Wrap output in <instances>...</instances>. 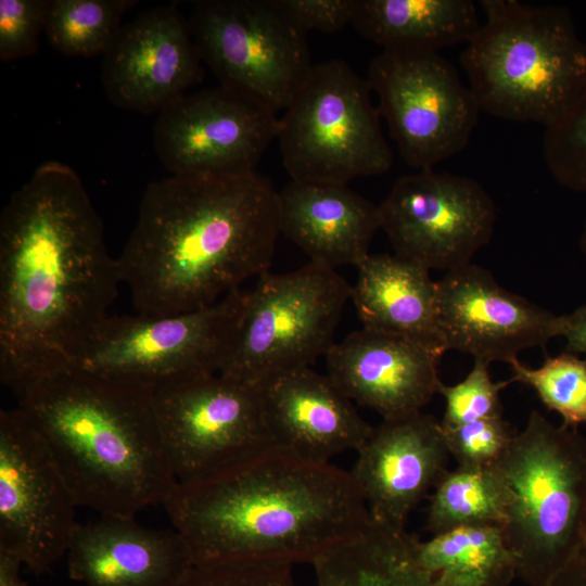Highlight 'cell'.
I'll return each instance as SVG.
<instances>
[{"instance_id":"cell-1","label":"cell","mask_w":586,"mask_h":586,"mask_svg":"<svg viewBox=\"0 0 586 586\" xmlns=\"http://www.w3.org/2000/svg\"><path fill=\"white\" fill-rule=\"evenodd\" d=\"M123 283L77 173L41 164L0 216V379L21 395L74 364Z\"/></svg>"},{"instance_id":"cell-2","label":"cell","mask_w":586,"mask_h":586,"mask_svg":"<svg viewBox=\"0 0 586 586\" xmlns=\"http://www.w3.org/2000/svg\"><path fill=\"white\" fill-rule=\"evenodd\" d=\"M279 233L278 192L256 173L170 176L143 192L120 278L138 314L199 310L267 272Z\"/></svg>"},{"instance_id":"cell-3","label":"cell","mask_w":586,"mask_h":586,"mask_svg":"<svg viewBox=\"0 0 586 586\" xmlns=\"http://www.w3.org/2000/svg\"><path fill=\"white\" fill-rule=\"evenodd\" d=\"M163 506L193 564H313L370 521L348 471L277 445L213 477L177 484Z\"/></svg>"},{"instance_id":"cell-4","label":"cell","mask_w":586,"mask_h":586,"mask_svg":"<svg viewBox=\"0 0 586 586\" xmlns=\"http://www.w3.org/2000/svg\"><path fill=\"white\" fill-rule=\"evenodd\" d=\"M18 396L17 407L44 440L78 507L136 519L171 495L177 482L153 390L69 366Z\"/></svg>"},{"instance_id":"cell-5","label":"cell","mask_w":586,"mask_h":586,"mask_svg":"<svg viewBox=\"0 0 586 586\" xmlns=\"http://www.w3.org/2000/svg\"><path fill=\"white\" fill-rule=\"evenodd\" d=\"M480 3L485 22L460 64L481 111L548 127L586 87V42L569 10L517 0Z\"/></svg>"},{"instance_id":"cell-6","label":"cell","mask_w":586,"mask_h":586,"mask_svg":"<svg viewBox=\"0 0 586 586\" xmlns=\"http://www.w3.org/2000/svg\"><path fill=\"white\" fill-rule=\"evenodd\" d=\"M496 466L513 495L502 528L517 576L548 586L584 548L586 437L533 410Z\"/></svg>"},{"instance_id":"cell-7","label":"cell","mask_w":586,"mask_h":586,"mask_svg":"<svg viewBox=\"0 0 586 586\" xmlns=\"http://www.w3.org/2000/svg\"><path fill=\"white\" fill-rule=\"evenodd\" d=\"M371 88L346 62L314 64L279 118L277 140L292 180L347 184L393 164Z\"/></svg>"},{"instance_id":"cell-8","label":"cell","mask_w":586,"mask_h":586,"mask_svg":"<svg viewBox=\"0 0 586 586\" xmlns=\"http://www.w3.org/2000/svg\"><path fill=\"white\" fill-rule=\"evenodd\" d=\"M351 288L335 269L311 262L263 273L246 291L235 342L219 373L262 387L309 368L333 345Z\"/></svg>"},{"instance_id":"cell-9","label":"cell","mask_w":586,"mask_h":586,"mask_svg":"<svg viewBox=\"0 0 586 586\" xmlns=\"http://www.w3.org/2000/svg\"><path fill=\"white\" fill-rule=\"evenodd\" d=\"M246 291L230 292L205 308L168 316H107L72 366L154 390L219 373L233 348Z\"/></svg>"},{"instance_id":"cell-10","label":"cell","mask_w":586,"mask_h":586,"mask_svg":"<svg viewBox=\"0 0 586 586\" xmlns=\"http://www.w3.org/2000/svg\"><path fill=\"white\" fill-rule=\"evenodd\" d=\"M153 400L177 484L213 477L276 445L259 386L203 374L155 387Z\"/></svg>"},{"instance_id":"cell-11","label":"cell","mask_w":586,"mask_h":586,"mask_svg":"<svg viewBox=\"0 0 586 586\" xmlns=\"http://www.w3.org/2000/svg\"><path fill=\"white\" fill-rule=\"evenodd\" d=\"M200 58L219 80L284 111L309 74V48L271 0H202L188 18Z\"/></svg>"},{"instance_id":"cell-12","label":"cell","mask_w":586,"mask_h":586,"mask_svg":"<svg viewBox=\"0 0 586 586\" xmlns=\"http://www.w3.org/2000/svg\"><path fill=\"white\" fill-rule=\"evenodd\" d=\"M367 80L409 166L433 169L468 145L481 109L438 51L382 50L372 59Z\"/></svg>"},{"instance_id":"cell-13","label":"cell","mask_w":586,"mask_h":586,"mask_svg":"<svg viewBox=\"0 0 586 586\" xmlns=\"http://www.w3.org/2000/svg\"><path fill=\"white\" fill-rule=\"evenodd\" d=\"M77 501L44 440L18 408L0 412V549L52 570L79 525Z\"/></svg>"},{"instance_id":"cell-14","label":"cell","mask_w":586,"mask_h":586,"mask_svg":"<svg viewBox=\"0 0 586 586\" xmlns=\"http://www.w3.org/2000/svg\"><path fill=\"white\" fill-rule=\"evenodd\" d=\"M396 255L428 270L471 264L496 224V205L476 180L433 169L398 178L379 205Z\"/></svg>"},{"instance_id":"cell-15","label":"cell","mask_w":586,"mask_h":586,"mask_svg":"<svg viewBox=\"0 0 586 586\" xmlns=\"http://www.w3.org/2000/svg\"><path fill=\"white\" fill-rule=\"evenodd\" d=\"M278 124L260 101L218 85L188 92L160 112L153 145L171 176L247 175L277 139Z\"/></svg>"},{"instance_id":"cell-16","label":"cell","mask_w":586,"mask_h":586,"mask_svg":"<svg viewBox=\"0 0 586 586\" xmlns=\"http://www.w3.org/2000/svg\"><path fill=\"white\" fill-rule=\"evenodd\" d=\"M205 77L178 4L151 8L125 25L103 54L101 82L116 107L160 113Z\"/></svg>"},{"instance_id":"cell-17","label":"cell","mask_w":586,"mask_h":586,"mask_svg":"<svg viewBox=\"0 0 586 586\" xmlns=\"http://www.w3.org/2000/svg\"><path fill=\"white\" fill-rule=\"evenodd\" d=\"M440 331L445 351L486 364L512 365L528 348H545L561 335V315L500 286L473 264L437 281Z\"/></svg>"},{"instance_id":"cell-18","label":"cell","mask_w":586,"mask_h":586,"mask_svg":"<svg viewBox=\"0 0 586 586\" xmlns=\"http://www.w3.org/2000/svg\"><path fill=\"white\" fill-rule=\"evenodd\" d=\"M356 453L349 473L370 518L398 527L448 471L441 422L422 412L383 420Z\"/></svg>"},{"instance_id":"cell-19","label":"cell","mask_w":586,"mask_h":586,"mask_svg":"<svg viewBox=\"0 0 586 586\" xmlns=\"http://www.w3.org/2000/svg\"><path fill=\"white\" fill-rule=\"evenodd\" d=\"M441 357L409 339L361 328L330 347L327 374L352 402L383 420L398 419L421 412L438 393Z\"/></svg>"},{"instance_id":"cell-20","label":"cell","mask_w":586,"mask_h":586,"mask_svg":"<svg viewBox=\"0 0 586 586\" xmlns=\"http://www.w3.org/2000/svg\"><path fill=\"white\" fill-rule=\"evenodd\" d=\"M66 556L69 577L86 586H175L193 565L175 528L120 517L79 523Z\"/></svg>"},{"instance_id":"cell-21","label":"cell","mask_w":586,"mask_h":586,"mask_svg":"<svg viewBox=\"0 0 586 586\" xmlns=\"http://www.w3.org/2000/svg\"><path fill=\"white\" fill-rule=\"evenodd\" d=\"M262 393L275 444L308 461L357 451L373 429L328 374L310 367L269 381Z\"/></svg>"},{"instance_id":"cell-22","label":"cell","mask_w":586,"mask_h":586,"mask_svg":"<svg viewBox=\"0 0 586 586\" xmlns=\"http://www.w3.org/2000/svg\"><path fill=\"white\" fill-rule=\"evenodd\" d=\"M279 232L309 262L357 267L381 229L379 205L347 184L292 180L278 192Z\"/></svg>"},{"instance_id":"cell-23","label":"cell","mask_w":586,"mask_h":586,"mask_svg":"<svg viewBox=\"0 0 586 586\" xmlns=\"http://www.w3.org/2000/svg\"><path fill=\"white\" fill-rule=\"evenodd\" d=\"M351 288L362 328L415 341L446 353L440 331L437 282L430 270L396 254H369Z\"/></svg>"},{"instance_id":"cell-24","label":"cell","mask_w":586,"mask_h":586,"mask_svg":"<svg viewBox=\"0 0 586 586\" xmlns=\"http://www.w3.org/2000/svg\"><path fill=\"white\" fill-rule=\"evenodd\" d=\"M351 24L382 50L433 51L467 43L481 26L471 0H355Z\"/></svg>"},{"instance_id":"cell-25","label":"cell","mask_w":586,"mask_h":586,"mask_svg":"<svg viewBox=\"0 0 586 586\" xmlns=\"http://www.w3.org/2000/svg\"><path fill=\"white\" fill-rule=\"evenodd\" d=\"M415 561L430 586H509L517 576L504 528L459 526L426 542L417 539Z\"/></svg>"},{"instance_id":"cell-26","label":"cell","mask_w":586,"mask_h":586,"mask_svg":"<svg viewBox=\"0 0 586 586\" xmlns=\"http://www.w3.org/2000/svg\"><path fill=\"white\" fill-rule=\"evenodd\" d=\"M417 538L370 518L356 537L313 563L316 586H405L426 579L415 561Z\"/></svg>"},{"instance_id":"cell-27","label":"cell","mask_w":586,"mask_h":586,"mask_svg":"<svg viewBox=\"0 0 586 586\" xmlns=\"http://www.w3.org/2000/svg\"><path fill=\"white\" fill-rule=\"evenodd\" d=\"M513 502L511 489L495 464L447 471L434 487L426 530L436 535L459 526L504 525Z\"/></svg>"},{"instance_id":"cell-28","label":"cell","mask_w":586,"mask_h":586,"mask_svg":"<svg viewBox=\"0 0 586 586\" xmlns=\"http://www.w3.org/2000/svg\"><path fill=\"white\" fill-rule=\"evenodd\" d=\"M136 0H49L44 34L59 52L75 58L102 55Z\"/></svg>"},{"instance_id":"cell-29","label":"cell","mask_w":586,"mask_h":586,"mask_svg":"<svg viewBox=\"0 0 586 586\" xmlns=\"http://www.w3.org/2000/svg\"><path fill=\"white\" fill-rule=\"evenodd\" d=\"M510 367L512 383L533 388L540 402L561 417L563 425L577 429L586 424V358L565 351L547 356L537 368L519 360Z\"/></svg>"},{"instance_id":"cell-30","label":"cell","mask_w":586,"mask_h":586,"mask_svg":"<svg viewBox=\"0 0 586 586\" xmlns=\"http://www.w3.org/2000/svg\"><path fill=\"white\" fill-rule=\"evenodd\" d=\"M543 152L549 173L561 187L586 192V87L568 111L546 127Z\"/></svg>"},{"instance_id":"cell-31","label":"cell","mask_w":586,"mask_h":586,"mask_svg":"<svg viewBox=\"0 0 586 586\" xmlns=\"http://www.w3.org/2000/svg\"><path fill=\"white\" fill-rule=\"evenodd\" d=\"M488 366L484 361L474 360L471 371L459 383H440L438 393L445 399V412L441 422L443 429L502 417L500 392L512 381L494 382Z\"/></svg>"},{"instance_id":"cell-32","label":"cell","mask_w":586,"mask_h":586,"mask_svg":"<svg viewBox=\"0 0 586 586\" xmlns=\"http://www.w3.org/2000/svg\"><path fill=\"white\" fill-rule=\"evenodd\" d=\"M443 433L449 455L458 466L473 468L495 464L515 435L502 417L443 429Z\"/></svg>"},{"instance_id":"cell-33","label":"cell","mask_w":586,"mask_h":586,"mask_svg":"<svg viewBox=\"0 0 586 586\" xmlns=\"http://www.w3.org/2000/svg\"><path fill=\"white\" fill-rule=\"evenodd\" d=\"M293 564L224 561L193 564L175 586H295Z\"/></svg>"},{"instance_id":"cell-34","label":"cell","mask_w":586,"mask_h":586,"mask_svg":"<svg viewBox=\"0 0 586 586\" xmlns=\"http://www.w3.org/2000/svg\"><path fill=\"white\" fill-rule=\"evenodd\" d=\"M49 0H0V59L4 62L35 54L44 31Z\"/></svg>"},{"instance_id":"cell-35","label":"cell","mask_w":586,"mask_h":586,"mask_svg":"<svg viewBox=\"0 0 586 586\" xmlns=\"http://www.w3.org/2000/svg\"><path fill=\"white\" fill-rule=\"evenodd\" d=\"M300 30L334 33L351 24L355 0H271Z\"/></svg>"},{"instance_id":"cell-36","label":"cell","mask_w":586,"mask_h":586,"mask_svg":"<svg viewBox=\"0 0 586 586\" xmlns=\"http://www.w3.org/2000/svg\"><path fill=\"white\" fill-rule=\"evenodd\" d=\"M560 336L565 339L566 352L586 356V304L561 315Z\"/></svg>"},{"instance_id":"cell-37","label":"cell","mask_w":586,"mask_h":586,"mask_svg":"<svg viewBox=\"0 0 586 586\" xmlns=\"http://www.w3.org/2000/svg\"><path fill=\"white\" fill-rule=\"evenodd\" d=\"M548 586H586V555L581 552Z\"/></svg>"},{"instance_id":"cell-38","label":"cell","mask_w":586,"mask_h":586,"mask_svg":"<svg viewBox=\"0 0 586 586\" xmlns=\"http://www.w3.org/2000/svg\"><path fill=\"white\" fill-rule=\"evenodd\" d=\"M22 565L17 556L0 549V586H27L20 576Z\"/></svg>"},{"instance_id":"cell-39","label":"cell","mask_w":586,"mask_h":586,"mask_svg":"<svg viewBox=\"0 0 586 586\" xmlns=\"http://www.w3.org/2000/svg\"><path fill=\"white\" fill-rule=\"evenodd\" d=\"M579 247L583 253V255L586 258V221L584 224V227L582 229L581 238H579Z\"/></svg>"},{"instance_id":"cell-40","label":"cell","mask_w":586,"mask_h":586,"mask_svg":"<svg viewBox=\"0 0 586 586\" xmlns=\"http://www.w3.org/2000/svg\"><path fill=\"white\" fill-rule=\"evenodd\" d=\"M582 552H583L584 555H586V539H585V544H584V548H583Z\"/></svg>"},{"instance_id":"cell-41","label":"cell","mask_w":586,"mask_h":586,"mask_svg":"<svg viewBox=\"0 0 586 586\" xmlns=\"http://www.w3.org/2000/svg\"><path fill=\"white\" fill-rule=\"evenodd\" d=\"M412 586H425V585H412Z\"/></svg>"}]
</instances>
